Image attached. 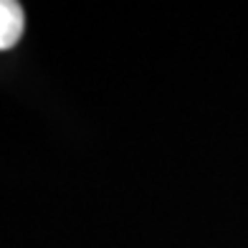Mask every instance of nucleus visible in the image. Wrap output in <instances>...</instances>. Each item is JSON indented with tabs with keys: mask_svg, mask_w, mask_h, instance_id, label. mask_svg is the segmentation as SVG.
Listing matches in <instances>:
<instances>
[{
	"mask_svg": "<svg viewBox=\"0 0 248 248\" xmlns=\"http://www.w3.org/2000/svg\"><path fill=\"white\" fill-rule=\"evenodd\" d=\"M26 31V13L16 0H0V51L13 48Z\"/></svg>",
	"mask_w": 248,
	"mask_h": 248,
	"instance_id": "nucleus-1",
	"label": "nucleus"
}]
</instances>
